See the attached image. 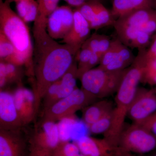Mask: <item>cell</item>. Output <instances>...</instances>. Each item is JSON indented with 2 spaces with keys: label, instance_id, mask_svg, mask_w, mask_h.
Masks as SVG:
<instances>
[{
  "label": "cell",
  "instance_id": "1",
  "mask_svg": "<svg viewBox=\"0 0 156 156\" xmlns=\"http://www.w3.org/2000/svg\"><path fill=\"white\" fill-rule=\"evenodd\" d=\"M33 92L36 115L45 93L51 84L61 79L75 61L78 50L60 44L48 34L47 27L33 26Z\"/></svg>",
  "mask_w": 156,
  "mask_h": 156
},
{
  "label": "cell",
  "instance_id": "2",
  "mask_svg": "<svg viewBox=\"0 0 156 156\" xmlns=\"http://www.w3.org/2000/svg\"><path fill=\"white\" fill-rule=\"evenodd\" d=\"M139 50L133 63L126 69L115 97L111 126L104 137L118 149L120 135L125 127L126 117L141 83L146 63L145 50Z\"/></svg>",
  "mask_w": 156,
  "mask_h": 156
},
{
  "label": "cell",
  "instance_id": "3",
  "mask_svg": "<svg viewBox=\"0 0 156 156\" xmlns=\"http://www.w3.org/2000/svg\"><path fill=\"white\" fill-rule=\"evenodd\" d=\"M26 23L12 10L10 3L0 0V31L10 40L15 50L7 62L25 66L27 74L34 81V46Z\"/></svg>",
  "mask_w": 156,
  "mask_h": 156
},
{
  "label": "cell",
  "instance_id": "4",
  "mask_svg": "<svg viewBox=\"0 0 156 156\" xmlns=\"http://www.w3.org/2000/svg\"><path fill=\"white\" fill-rule=\"evenodd\" d=\"M126 70L110 71L99 66L92 69L80 78L81 88L97 99H103L116 93Z\"/></svg>",
  "mask_w": 156,
  "mask_h": 156
},
{
  "label": "cell",
  "instance_id": "5",
  "mask_svg": "<svg viewBox=\"0 0 156 156\" xmlns=\"http://www.w3.org/2000/svg\"><path fill=\"white\" fill-rule=\"evenodd\" d=\"M156 149V137L145 127L134 123L124 127L118 144L120 156L148 153Z\"/></svg>",
  "mask_w": 156,
  "mask_h": 156
},
{
  "label": "cell",
  "instance_id": "6",
  "mask_svg": "<svg viewBox=\"0 0 156 156\" xmlns=\"http://www.w3.org/2000/svg\"><path fill=\"white\" fill-rule=\"evenodd\" d=\"M98 99L83 89L76 88L67 97L54 103L43 112L42 119L56 122L72 116Z\"/></svg>",
  "mask_w": 156,
  "mask_h": 156
},
{
  "label": "cell",
  "instance_id": "7",
  "mask_svg": "<svg viewBox=\"0 0 156 156\" xmlns=\"http://www.w3.org/2000/svg\"><path fill=\"white\" fill-rule=\"evenodd\" d=\"M61 141L56 122L42 119L28 139L29 155L53 154Z\"/></svg>",
  "mask_w": 156,
  "mask_h": 156
},
{
  "label": "cell",
  "instance_id": "8",
  "mask_svg": "<svg viewBox=\"0 0 156 156\" xmlns=\"http://www.w3.org/2000/svg\"><path fill=\"white\" fill-rule=\"evenodd\" d=\"M156 112L155 89L138 87L128 111V116L133 123L140 124Z\"/></svg>",
  "mask_w": 156,
  "mask_h": 156
},
{
  "label": "cell",
  "instance_id": "9",
  "mask_svg": "<svg viewBox=\"0 0 156 156\" xmlns=\"http://www.w3.org/2000/svg\"><path fill=\"white\" fill-rule=\"evenodd\" d=\"M23 129H0V156H29L28 139Z\"/></svg>",
  "mask_w": 156,
  "mask_h": 156
},
{
  "label": "cell",
  "instance_id": "10",
  "mask_svg": "<svg viewBox=\"0 0 156 156\" xmlns=\"http://www.w3.org/2000/svg\"><path fill=\"white\" fill-rule=\"evenodd\" d=\"M73 20V10L71 7L58 6L48 17L47 26L48 34L54 40H62L69 33Z\"/></svg>",
  "mask_w": 156,
  "mask_h": 156
},
{
  "label": "cell",
  "instance_id": "11",
  "mask_svg": "<svg viewBox=\"0 0 156 156\" xmlns=\"http://www.w3.org/2000/svg\"><path fill=\"white\" fill-rule=\"evenodd\" d=\"M24 126L17 111L13 93L0 91V129L18 130Z\"/></svg>",
  "mask_w": 156,
  "mask_h": 156
},
{
  "label": "cell",
  "instance_id": "12",
  "mask_svg": "<svg viewBox=\"0 0 156 156\" xmlns=\"http://www.w3.org/2000/svg\"><path fill=\"white\" fill-rule=\"evenodd\" d=\"M89 23L91 29L97 30L114 24L116 19L101 2L86 3L77 9Z\"/></svg>",
  "mask_w": 156,
  "mask_h": 156
},
{
  "label": "cell",
  "instance_id": "13",
  "mask_svg": "<svg viewBox=\"0 0 156 156\" xmlns=\"http://www.w3.org/2000/svg\"><path fill=\"white\" fill-rule=\"evenodd\" d=\"M13 94L17 111L25 126L37 116L34 94L33 91L23 87L21 84L18 85Z\"/></svg>",
  "mask_w": 156,
  "mask_h": 156
},
{
  "label": "cell",
  "instance_id": "14",
  "mask_svg": "<svg viewBox=\"0 0 156 156\" xmlns=\"http://www.w3.org/2000/svg\"><path fill=\"white\" fill-rule=\"evenodd\" d=\"M75 143L82 153L87 156H119V151L106 139L83 136Z\"/></svg>",
  "mask_w": 156,
  "mask_h": 156
},
{
  "label": "cell",
  "instance_id": "15",
  "mask_svg": "<svg viewBox=\"0 0 156 156\" xmlns=\"http://www.w3.org/2000/svg\"><path fill=\"white\" fill-rule=\"evenodd\" d=\"M72 27L60 43L66 44L79 50L90 36L91 29L89 23L77 9L73 10Z\"/></svg>",
  "mask_w": 156,
  "mask_h": 156
},
{
  "label": "cell",
  "instance_id": "16",
  "mask_svg": "<svg viewBox=\"0 0 156 156\" xmlns=\"http://www.w3.org/2000/svg\"><path fill=\"white\" fill-rule=\"evenodd\" d=\"M112 101L108 99L96 101L82 110V119L87 127L113 110Z\"/></svg>",
  "mask_w": 156,
  "mask_h": 156
},
{
  "label": "cell",
  "instance_id": "17",
  "mask_svg": "<svg viewBox=\"0 0 156 156\" xmlns=\"http://www.w3.org/2000/svg\"><path fill=\"white\" fill-rule=\"evenodd\" d=\"M156 13L152 8H144L130 12L116 20L115 27H130L141 28Z\"/></svg>",
  "mask_w": 156,
  "mask_h": 156
},
{
  "label": "cell",
  "instance_id": "18",
  "mask_svg": "<svg viewBox=\"0 0 156 156\" xmlns=\"http://www.w3.org/2000/svg\"><path fill=\"white\" fill-rule=\"evenodd\" d=\"M154 0H113L112 14L115 19L138 9L152 8Z\"/></svg>",
  "mask_w": 156,
  "mask_h": 156
},
{
  "label": "cell",
  "instance_id": "19",
  "mask_svg": "<svg viewBox=\"0 0 156 156\" xmlns=\"http://www.w3.org/2000/svg\"><path fill=\"white\" fill-rule=\"evenodd\" d=\"M101 56L92 52L89 48L82 47L76 54L75 60L77 64L78 77L99 65Z\"/></svg>",
  "mask_w": 156,
  "mask_h": 156
},
{
  "label": "cell",
  "instance_id": "20",
  "mask_svg": "<svg viewBox=\"0 0 156 156\" xmlns=\"http://www.w3.org/2000/svg\"><path fill=\"white\" fill-rule=\"evenodd\" d=\"M21 66L0 61V89H5L7 85L13 83L21 85L23 73Z\"/></svg>",
  "mask_w": 156,
  "mask_h": 156
},
{
  "label": "cell",
  "instance_id": "21",
  "mask_svg": "<svg viewBox=\"0 0 156 156\" xmlns=\"http://www.w3.org/2000/svg\"><path fill=\"white\" fill-rule=\"evenodd\" d=\"M135 57L130 48L122 43L114 60L102 69L110 71L124 70L131 66L135 60Z\"/></svg>",
  "mask_w": 156,
  "mask_h": 156
},
{
  "label": "cell",
  "instance_id": "22",
  "mask_svg": "<svg viewBox=\"0 0 156 156\" xmlns=\"http://www.w3.org/2000/svg\"><path fill=\"white\" fill-rule=\"evenodd\" d=\"M77 79V64L75 60L60 79L61 83L58 95V101L67 97L77 88L76 85Z\"/></svg>",
  "mask_w": 156,
  "mask_h": 156
},
{
  "label": "cell",
  "instance_id": "23",
  "mask_svg": "<svg viewBox=\"0 0 156 156\" xmlns=\"http://www.w3.org/2000/svg\"><path fill=\"white\" fill-rule=\"evenodd\" d=\"M113 41L108 36L95 33L90 35L82 47L89 48L92 52L102 57L110 48Z\"/></svg>",
  "mask_w": 156,
  "mask_h": 156
},
{
  "label": "cell",
  "instance_id": "24",
  "mask_svg": "<svg viewBox=\"0 0 156 156\" xmlns=\"http://www.w3.org/2000/svg\"><path fill=\"white\" fill-rule=\"evenodd\" d=\"M18 15L26 23L34 22L38 13L37 2L36 0H15Z\"/></svg>",
  "mask_w": 156,
  "mask_h": 156
},
{
  "label": "cell",
  "instance_id": "25",
  "mask_svg": "<svg viewBox=\"0 0 156 156\" xmlns=\"http://www.w3.org/2000/svg\"><path fill=\"white\" fill-rule=\"evenodd\" d=\"M38 13L34 25L47 26L48 17L58 7L59 0H37Z\"/></svg>",
  "mask_w": 156,
  "mask_h": 156
},
{
  "label": "cell",
  "instance_id": "26",
  "mask_svg": "<svg viewBox=\"0 0 156 156\" xmlns=\"http://www.w3.org/2000/svg\"><path fill=\"white\" fill-rule=\"evenodd\" d=\"M60 83L61 80L60 79L51 84L48 88L42 99L43 112L48 109L58 101Z\"/></svg>",
  "mask_w": 156,
  "mask_h": 156
},
{
  "label": "cell",
  "instance_id": "27",
  "mask_svg": "<svg viewBox=\"0 0 156 156\" xmlns=\"http://www.w3.org/2000/svg\"><path fill=\"white\" fill-rule=\"evenodd\" d=\"M112 112L113 110L89 126L90 133L93 134H105L107 133L111 126Z\"/></svg>",
  "mask_w": 156,
  "mask_h": 156
},
{
  "label": "cell",
  "instance_id": "28",
  "mask_svg": "<svg viewBox=\"0 0 156 156\" xmlns=\"http://www.w3.org/2000/svg\"><path fill=\"white\" fill-rule=\"evenodd\" d=\"M55 156H87L81 152L75 142L62 141L53 153Z\"/></svg>",
  "mask_w": 156,
  "mask_h": 156
},
{
  "label": "cell",
  "instance_id": "29",
  "mask_svg": "<svg viewBox=\"0 0 156 156\" xmlns=\"http://www.w3.org/2000/svg\"><path fill=\"white\" fill-rule=\"evenodd\" d=\"M14 45L0 31V61L6 62L15 53Z\"/></svg>",
  "mask_w": 156,
  "mask_h": 156
},
{
  "label": "cell",
  "instance_id": "30",
  "mask_svg": "<svg viewBox=\"0 0 156 156\" xmlns=\"http://www.w3.org/2000/svg\"><path fill=\"white\" fill-rule=\"evenodd\" d=\"M156 75V57L146 60L145 68L141 83L149 84Z\"/></svg>",
  "mask_w": 156,
  "mask_h": 156
},
{
  "label": "cell",
  "instance_id": "31",
  "mask_svg": "<svg viewBox=\"0 0 156 156\" xmlns=\"http://www.w3.org/2000/svg\"><path fill=\"white\" fill-rule=\"evenodd\" d=\"M141 29L152 36L156 33V13L143 26Z\"/></svg>",
  "mask_w": 156,
  "mask_h": 156
},
{
  "label": "cell",
  "instance_id": "32",
  "mask_svg": "<svg viewBox=\"0 0 156 156\" xmlns=\"http://www.w3.org/2000/svg\"><path fill=\"white\" fill-rule=\"evenodd\" d=\"M156 137V112L140 124Z\"/></svg>",
  "mask_w": 156,
  "mask_h": 156
},
{
  "label": "cell",
  "instance_id": "33",
  "mask_svg": "<svg viewBox=\"0 0 156 156\" xmlns=\"http://www.w3.org/2000/svg\"><path fill=\"white\" fill-rule=\"evenodd\" d=\"M156 57V33L154 35L150 45L145 51L146 60Z\"/></svg>",
  "mask_w": 156,
  "mask_h": 156
},
{
  "label": "cell",
  "instance_id": "34",
  "mask_svg": "<svg viewBox=\"0 0 156 156\" xmlns=\"http://www.w3.org/2000/svg\"><path fill=\"white\" fill-rule=\"evenodd\" d=\"M70 7H74L77 9L86 3L92 2H101L102 0H63Z\"/></svg>",
  "mask_w": 156,
  "mask_h": 156
},
{
  "label": "cell",
  "instance_id": "35",
  "mask_svg": "<svg viewBox=\"0 0 156 156\" xmlns=\"http://www.w3.org/2000/svg\"><path fill=\"white\" fill-rule=\"evenodd\" d=\"M29 156H55L53 154H41V155H29Z\"/></svg>",
  "mask_w": 156,
  "mask_h": 156
},
{
  "label": "cell",
  "instance_id": "36",
  "mask_svg": "<svg viewBox=\"0 0 156 156\" xmlns=\"http://www.w3.org/2000/svg\"><path fill=\"white\" fill-rule=\"evenodd\" d=\"M6 1H7L8 2H9L10 3V4H11V3L14 2L15 0H6Z\"/></svg>",
  "mask_w": 156,
  "mask_h": 156
},
{
  "label": "cell",
  "instance_id": "37",
  "mask_svg": "<svg viewBox=\"0 0 156 156\" xmlns=\"http://www.w3.org/2000/svg\"><path fill=\"white\" fill-rule=\"evenodd\" d=\"M151 156H156V152L152 155Z\"/></svg>",
  "mask_w": 156,
  "mask_h": 156
},
{
  "label": "cell",
  "instance_id": "38",
  "mask_svg": "<svg viewBox=\"0 0 156 156\" xmlns=\"http://www.w3.org/2000/svg\"><path fill=\"white\" fill-rule=\"evenodd\" d=\"M155 89V91L156 92V89Z\"/></svg>",
  "mask_w": 156,
  "mask_h": 156
}]
</instances>
